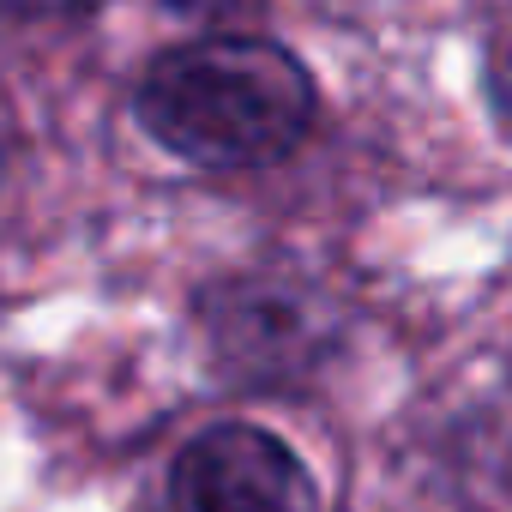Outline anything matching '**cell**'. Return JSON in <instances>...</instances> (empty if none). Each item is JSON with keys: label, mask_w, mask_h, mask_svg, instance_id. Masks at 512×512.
I'll use <instances>...</instances> for the list:
<instances>
[{"label": "cell", "mask_w": 512, "mask_h": 512, "mask_svg": "<svg viewBox=\"0 0 512 512\" xmlns=\"http://www.w3.org/2000/svg\"><path fill=\"white\" fill-rule=\"evenodd\" d=\"M7 13H85L97 0H0Z\"/></svg>", "instance_id": "cell-5"}, {"label": "cell", "mask_w": 512, "mask_h": 512, "mask_svg": "<svg viewBox=\"0 0 512 512\" xmlns=\"http://www.w3.org/2000/svg\"><path fill=\"white\" fill-rule=\"evenodd\" d=\"M139 121L199 169H260L314 127V79L272 37H205L139 79Z\"/></svg>", "instance_id": "cell-1"}, {"label": "cell", "mask_w": 512, "mask_h": 512, "mask_svg": "<svg viewBox=\"0 0 512 512\" xmlns=\"http://www.w3.org/2000/svg\"><path fill=\"white\" fill-rule=\"evenodd\" d=\"M163 7H175V13H187V19H223V13L253 7V0H163Z\"/></svg>", "instance_id": "cell-4"}, {"label": "cell", "mask_w": 512, "mask_h": 512, "mask_svg": "<svg viewBox=\"0 0 512 512\" xmlns=\"http://www.w3.org/2000/svg\"><path fill=\"white\" fill-rule=\"evenodd\" d=\"M205 332H211V356L223 374L247 386H296L332 356L338 308L326 290L302 278L260 272V278H235L211 290Z\"/></svg>", "instance_id": "cell-2"}, {"label": "cell", "mask_w": 512, "mask_h": 512, "mask_svg": "<svg viewBox=\"0 0 512 512\" xmlns=\"http://www.w3.org/2000/svg\"><path fill=\"white\" fill-rule=\"evenodd\" d=\"M169 512H320V488L290 440L223 422L169 464Z\"/></svg>", "instance_id": "cell-3"}, {"label": "cell", "mask_w": 512, "mask_h": 512, "mask_svg": "<svg viewBox=\"0 0 512 512\" xmlns=\"http://www.w3.org/2000/svg\"><path fill=\"white\" fill-rule=\"evenodd\" d=\"M0 169H7V139H0Z\"/></svg>", "instance_id": "cell-6"}]
</instances>
